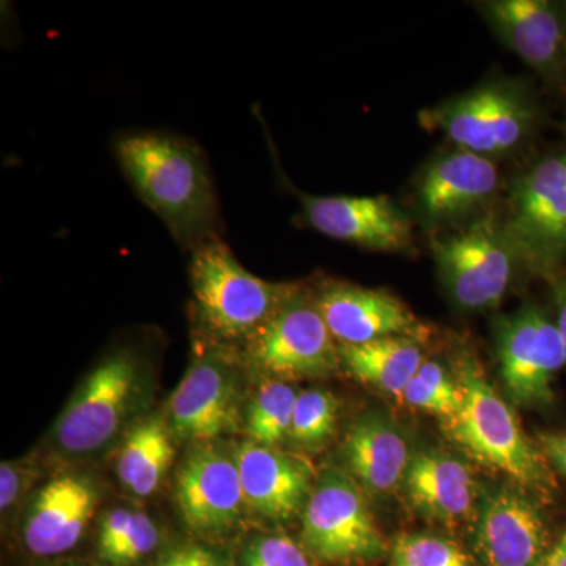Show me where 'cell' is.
<instances>
[{"instance_id":"obj_2","label":"cell","mask_w":566,"mask_h":566,"mask_svg":"<svg viewBox=\"0 0 566 566\" xmlns=\"http://www.w3.org/2000/svg\"><path fill=\"white\" fill-rule=\"evenodd\" d=\"M189 277L200 337L221 345H245L264 323L301 292L296 283L256 277L238 262L221 237L192 251Z\"/></svg>"},{"instance_id":"obj_22","label":"cell","mask_w":566,"mask_h":566,"mask_svg":"<svg viewBox=\"0 0 566 566\" xmlns=\"http://www.w3.org/2000/svg\"><path fill=\"white\" fill-rule=\"evenodd\" d=\"M175 438L166 415L142 417L126 431L117 458L122 485L137 497L161 488L175 458Z\"/></svg>"},{"instance_id":"obj_28","label":"cell","mask_w":566,"mask_h":566,"mask_svg":"<svg viewBox=\"0 0 566 566\" xmlns=\"http://www.w3.org/2000/svg\"><path fill=\"white\" fill-rule=\"evenodd\" d=\"M240 566H311L307 551L285 534L252 536L241 551Z\"/></svg>"},{"instance_id":"obj_36","label":"cell","mask_w":566,"mask_h":566,"mask_svg":"<svg viewBox=\"0 0 566 566\" xmlns=\"http://www.w3.org/2000/svg\"><path fill=\"white\" fill-rule=\"evenodd\" d=\"M54 566H98V565H54Z\"/></svg>"},{"instance_id":"obj_8","label":"cell","mask_w":566,"mask_h":566,"mask_svg":"<svg viewBox=\"0 0 566 566\" xmlns=\"http://www.w3.org/2000/svg\"><path fill=\"white\" fill-rule=\"evenodd\" d=\"M431 249L439 277L463 311H486L501 303L520 264L502 221L493 216L436 238Z\"/></svg>"},{"instance_id":"obj_4","label":"cell","mask_w":566,"mask_h":566,"mask_svg":"<svg viewBox=\"0 0 566 566\" xmlns=\"http://www.w3.org/2000/svg\"><path fill=\"white\" fill-rule=\"evenodd\" d=\"M145 370L132 348H117L82 381L52 430L61 452L98 453L125 430L144 394Z\"/></svg>"},{"instance_id":"obj_32","label":"cell","mask_w":566,"mask_h":566,"mask_svg":"<svg viewBox=\"0 0 566 566\" xmlns=\"http://www.w3.org/2000/svg\"><path fill=\"white\" fill-rule=\"evenodd\" d=\"M153 566H227V562L208 547L182 545L164 553Z\"/></svg>"},{"instance_id":"obj_10","label":"cell","mask_w":566,"mask_h":566,"mask_svg":"<svg viewBox=\"0 0 566 566\" xmlns=\"http://www.w3.org/2000/svg\"><path fill=\"white\" fill-rule=\"evenodd\" d=\"M205 349L193 357L170 397L167 420L178 441L211 444L240 423V365L232 346L202 337Z\"/></svg>"},{"instance_id":"obj_30","label":"cell","mask_w":566,"mask_h":566,"mask_svg":"<svg viewBox=\"0 0 566 566\" xmlns=\"http://www.w3.org/2000/svg\"><path fill=\"white\" fill-rule=\"evenodd\" d=\"M40 471L31 460L2 461L0 464V510L10 513L35 485Z\"/></svg>"},{"instance_id":"obj_6","label":"cell","mask_w":566,"mask_h":566,"mask_svg":"<svg viewBox=\"0 0 566 566\" xmlns=\"http://www.w3.org/2000/svg\"><path fill=\"white\" fill-rule=\"evenodd\" d=\"M517 262L554 281L566 263V151L535 163L515 181L502 221Z\"/></svg>"},{"instance_id":"obj_23","label":"cell","mask_w":566,"mask_h":566,"mask_svg":"<svg viewBox=\"0 0 566 566\" xmlns=\"http://www.w3.org/2000/svg\"><path fill=\"white\" fill-rule=\"evenodd\" d=\"M423 363L416 338L387 337L370 344L340 346V365L353 378L398 397Z\"/></svg>"},{"instance_id":"obj_33","label":"cell","mask_w":566,"mask_h":566,"mask_svg":"<svg viewBox=\"0 0 566 566\" xmlns=\"http://www.w3.org/2000/svg\"><path fill=\"white\" fill-rule=\"evenodd\" d=\"M551 283H553L554 323L566 348V274L558 275Z\"/></svg>"},{"instance_id":"obj_19","label":"cell","mask_w":566,"mask_h":566,"mask_svg":"<svg viewBox=\"0 0 566 566\" xmlns=\"http://www.w3.org/2000/svg\"><path fill=\"white\" fill-rule=\"evenodd\" d=\"M499 182L490 158L457 148L424 169L417 186L419 210L431 222L455 221L490 202Z\"/></svg>"},{"instance_id":"obj_3","label":"cell","mask_w":566,"mask_h":566,"mask_svg":"<svg viewBox=\"0 0 566 566\" xmlns=\"http://www.w3.org/2000/svg\"><path fill=\"white\" fill-rule=\"evenodd\" d=\"M458 382L463 389V405L457 416L446 420L450 439L479 463L509 475L520 485L551 490L553 479L545 458L528 441L510 406L474 360H463Z\"/></svg>"},{"instance_id":"obj_14","label":"cell","mask_w":566,"mask_h":566,"mask_svg":"<svg viewBox=\"0 0 566 566\" xmlns=\"http://www.w3.org/2000/svg\"><path fill=\"white\" fill-rule=\"evenodd\" d=\"M479 10L499 39L547 85L566 92L565 2L488 0Z\"/></svg>"},{"instance_id":"obj_17","label":"cell","mask_w":566,"mask_h":566,"mask_svg":"<svg viewBox=\"0 0 566 566\" xmlns=\"http://www.w3.org/2000/svg\"><path fill=\"white\" fill-rule=\"evenodd\" d=\"M99 502L98 485L80 472H65L43 485L22 521V543L36 557L69 553L81 542Z\"/></svg>"},{"instance_id":"obj_21","label":"cell","mask_w":566,"mask_h":566,"mask_svg":"<svg viewBox=\"0 0 566 566\" xmlns=\"http://www.w3.org/2000/svg\"><path fill=\"white\" fill-rule=\"evenodd\" d=\"M345 461L354 479L374 493H389L408 471V444L386 417H360L349 428L344 444Z\"/></svg>"},{"instance_id":"obj_7","label":"cell","mask_w":566,"mask_h":566,"mask_svg":"<svg viewBox=\"0 0 566 566\" xmlns=\"http://www.w3.org/2000/svg\"><path fill=\"white\" fill-rule=\"evenodd\" d=\"M243 363L263 379L323 378L340 367V346L303 290L243 346Z\"/></svg>"},{"instance_id":"obj_13","label":"cell","mask_w":566,"mask_h":566,"mask_svg":"<svg viewBox=\"0 0 566 566\" xmlns=\"http://www.w3.org/2000/svg\"><path fill=\"white\" fill-rule=\"evenodd\" d=\"M282 182L301 202L305 222L316 232L379 252H405L412 248V222L387 196H312Z\"/></svg>"},{"instance_id":"obj_34","label":"cell","mask_w":566,"mask_h":566,"mask_svg":"<svg viewBox=\"0 0 566 566\" xmlns=\"http://www.w3.org/2000/svg\"><path fill=\"white\" fill-rule=\"evenodd\" d=\"M542 444L549 460L566 475V433L543 436Z\"/></svg>"},{"instance_id":"obj_1","label":"cell","mask_w":566,"mask_h":566,"mask_svg":"<svg viewBox=\"0 0 566 566\" xmlns=\"http://www.w3.org/2000/svg\"><path fill=\"white\" fill-rule=\"evenodd\" d=\"M115 158L142 202L169 229L185 251L221 234V205L210 167L193 142L174 134H122Z\"/></svg>"},{"instance_id":"obj_25","label":"cell","mask_w":566,"mask_h":566,"mask_svg":"<svg viewBox=\"0 0 566 566\" xmlns=\"http://www.w3.org/2000/svg\"><path fill=\"white\" fill-rule=\"evenodd\" d=\"M338 422V403L333 394L307 389L297 395L290 438L294 444L315 450L326 444Z\"/></svg>"},{"instance_id":"obj_9","label":"cell","mask_w":566,"mask_h":566,"mask_svg":"<svg viewBox=\"0 0 566 566\" xmlns=\"http://www.w3.org/2000/svg\"><path fill=\"white\" fill-rule=\"evenodd\" d=\"M304 549L327 564L375 560L385 554V542L376 527L356 480L338 469L324 471L304 506Z\"/></svg>"},{"instance_id":"obj_35","label":"cell","mask_w":566,"mask_h":566,"mask_svg":"<svg viewBox=\"0 0 566 566\" xmlns=\"http://www.w3.org/2000/svg\"><path fill=\"white\" fill-rule=\"evenodd\" d=\"M538 566H566V531L551 545Z\"/></svg>"},{"instance_id":"obj_15","label":"cell","mask_w":566,"mask_h":566,"mask_svg":"<svg viewBox=\"0 0 566 566\" xmlns=\"http://www.w3.org/2000/svg\"><path fill=\"white\" fill-rule=\"evenodd\" d=\"M338 345H364L387 337L419 338L423 326L408 305L385 290L324 282L312 296Z\"/></svg>"},{"instance_id":"obj_27","label":"cell","mask_w":566,"mask_h":566,"mask_svg":"<svg viewBox=\"0 0 566 566\" xmlns=\"http://www.w3.org/2000/svg\"><path fill=\"white\" fill-rule=\"evenodd\" d=\"M394 566H471V562L449 539L431 535H405L395 543Z\"/></svg>"},{"instance_id":"obj_37","label":"cell","mask_w":566,"mask_h":566,"mask_svg":"<svg viewBox=\"0 0 566 566\" xmlns=\"http://www.w3.org/2000/svg\"><path fill=\"white\" fill-rule=\"evenodd\" d=\"M565 136H566V122H565ZM565 151H566V148H565Z\"/></svg>"},{"instance_id":"obj_11","label":"cell","mask_w":566,"mask_h":566,"mask_svg":"<svg viewBox=\"0 0 566 566\" xmlns=\"http://www.w3.org/2000/svg\"><path fill=\"white\" fill-rule=\"evenodd\" d=\"M497 357L506 394L515 403H553L554 382L566 365V348L553 316L527 304L502 316L495 327Z\"/></svg>"},{"instance_id":"obj_26","label":"cell","mask_w":566,"mask_h":566,"mask_svg":"<svg viewBox=\"0 0 566 566\" xmlns=\"http://www.w3.org/2000/svg\"><path fill=\"white\" fill-rule=\"evenodd\" d=\"M401 398L409 406L449 420L458 415L463 405V389L460 382L447 375L441 365L424 360L415 378L406 386Z\"/></svg>"},{"instance_id":"obj_12","label":"cell","mask_w":566,"mask_h":566,"mask_svg":"<svg viewBox=\"0 0 566 566\" xmlns=\"http://www.w3.org/2000/svg\"><path fill=\"white\" fill-rule=\"evenodd\" d=\"M175 502L193 534L212 538L232 532L248 510L234 452L212 442L196 446L178 469Z\"/></svg>"},{"instance_id":"obj_24","label":"cell","mask_w":566,"mask_h":566,"mask_svg":"<svg viewBox=\"0 0 566 566\" xmlns=\"http://www.w3.org/2000/svg\"><path fill=\"white\" fill-rule=\"evenodd\" d=\"M297 395L296 387L289 381L263 379L245 408L244 427L251 438L249 441L268 447H277L286 441Z\"/></svg>"},{"instance_id":"obj_31","label":"cell","mask_w":566,"mask_h":566,"mask_svg":"<svg viewBox=\"0 0 566 566\" xmlns=\"http://www.w3.org/2000/svg\"><path fill=\"white\" fill-rule=\"evenodd\" d=\"M134 513H136L134 510L120 506V509L111 510L104 515L102 524H99L98 551L99 557L106 564L128 535L129 528L133 526Z\"/></svg>"},{"instance_id":"obj_16","label":"cell","mask_w":566,"mask_h":566,"mask_svg":"<svg viewBox=\"0 0 566 566\" xmlns=\"http://www.w3.org/2000/svg\"><path fill=\"white\" fill-rule=\"evenodd\" d=\"M476 556L485 566H538L549 551L545 516L517 491H497L476 512Z\"/></svg>"},{"instance_id":"obj_29","label":"cell","mask_w":566,"mask_h":566,"mask_svg":"<svg viewBox=\"0 0 566 566\" xmlns=\"http://www.w3.org/2000/svg\"><path fill=\"white\" fill-rule=\"evenodd\" d=\"M161 534L156 527L155 521L144 513H134L133 526L128 535L123 539L120 547L115 551L114 556L107 560V564L114 566H132L137 562L144 560L150 556L153 551L159 545Z\"/></svg>"},{"instance_id":"obj_5","label":"cell","mask_w":566,"mask_h":566,"mask_svg":"<svg viewBox=\"0 0 566 566\" xmlns=\"http://www.w3.org/2000/svg\"><path fill=\"white\" fill-rule=\"evenodd\" d=\"M539 120L542 106L523 82L485 84L420 114L424 128L486 158L523 147Z\"/></svg>"},{"instance_id":"obj_18","label":"cell","mask_w":566,"mask_h":566,"mask_svg":"<svg viewBox=\"0 0 566 566\" xmlns=\"http://www.w3.org/2000/svg\"><path fill=\"white\" fill-rule=\"evenodd\" d=\"M245 509L268 521H286L304 512L314 483L304 461L275 447L241 442L234 450Z\"/></svg>"},{"instance_id":"obj_20","label":"cell","mask_w":566,"mask_h":566,"mask_svg":"<svg viewBox=\"0 0 566 566\" xmlns=\"http://www.w3.org/2000/svg\"><path fill=\"white\" fill-rule=\"evenodd\" d=\"M409 501L434 520H463L475 502V483L468 465L436 450L411 458L405 475Z\"/></svg>"},{"instance_id":"obj_38","label":"cell","mask_w":566,"mask_h":566,"mask_svg":"<svg viewBox=\"0 0 566 566\" xmlns=\"http://www.w3.org/2000/svg\"><path fill=\"white\" fill-rule=\"evenodd\" d=\"M565 6H566V2H565Z\"/></svg>"}]
</instances>
